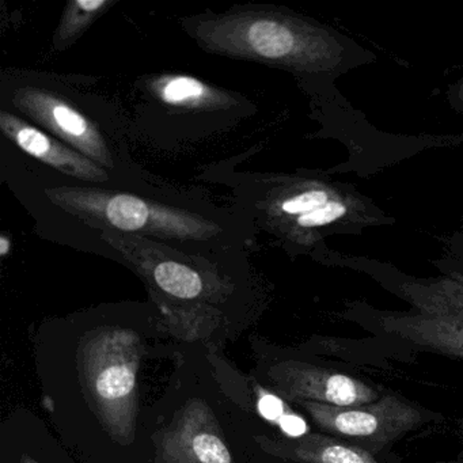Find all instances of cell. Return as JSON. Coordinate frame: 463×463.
<instances>
[{"label": "cell", "instance_id": "2", "mask_svg": "<svg viewBox=\"0 0 463 463\" xmlns=\"http://www.w3.org/2000/svg\"><path fill=\"white\" fill-rule=\"evenodd\" d=\"M59 207L82 218L96 219L121 232H140L164 240H207L218 226L177 208L148 202L135 194L90 188L47 189Z\"/></svg>", "mask_w": 463, "mask_h": 463}, {"label": "cell", "instance_id": "13", "mask_svg": "<svg viewBox=\"0 0 463 463\" xmlns=\"http://www.w3.org/2000/svg\"><path fill=\"white\" fill-rule=\"evenodd\" d=\"M327 202H329V196L325 192L316 189V191L303 192V194L286 200L281 204V211L288 213V215H297L299 218V216L305 215V213L322 207Z\"/></svg>", "mask_w": 463, "mask_h": 463}, {"label": "cell", "instance_id": "9", "mask_svg": "<svg viewBox=\"0 0 463 463\" xmlns=\"http://www.w3.org/2000/svg\"><path fill=\"white\" fill-rule=\"evenodd\" d=\"M256 441L262 451L288 463H402L394 452L378 457L319 430L302 438L256 436Z\"/></svg>", "mask_w": 463, "mask_h": 463}, {"label": "cell", "instance_id": "12", "mask_svg": "<svg viewBox=\"0 0 463 463\" xmlns=\"http://www.w3.org/2000/svg\"><path fill=\"white\" fill-rule=\"evenodd\" d=\"M108 6H109L108 0H75L70 4L59 31V40L67 42L77 37V33L80 34V32L85 31L90 21H93Z\"/></svg>", "mask_w": 463, "mask_h": 463}, {"label": "cell", "instance_id": "7", "mask_svg": "<svg viewBox=\"0 0 463 463\" xmlns=\"http://www.w3.org/2000/svg\"><path fill=\"white\" fill-rule=\"evenodd\" d=\"M158 447L164 463H234L213 411L200 401L162 432Z\"/></svg>", "mask_w": 463, "mask_h": 463}, {"label": "cell", "instance_id": "1", "mask_svg": "<svg viewBox=\"0 0 463 463\" xmlns=\"http://www.w3.org/2000/svg\"><path fill=\"white\" fill-rule=\"evenodd\" d=\"M295 405L307 414L319 432L378 457L392 452V447L409 433L443 420L438 411L387 390L376 402L368 405L337 408L310 401Z\"/></svg>", "mask_w": 463, "mask_h": 463}, {"label": "cell", "instance_id": "6", "mask_svg": "<svg viewBox=\"0 0 463 463\" xmlns=\"http://www.w3.org/2000/svg\"><path fill=\"white\" fill-rule=\"evenodd\" d=\"M14 105L32 120L99 166H113L109 148L99 129L69 102L51 91L28 88L15 93Z\"/></svg>", "mask_w": 463, "mask_h": 463}, {"label": "cell", "instance_id": "16", "mask_svg": "<svg viewBox=\"0 0 463 463\" xmlns=\"http://www.w3.org/2000/svg\"><path fill=\"white\" fill-rule=\"evenodd\" d=\"M425 463H463V451H460L459 454H458V457L452 458V459L433 460V462H425Z\"/></svg>", "mask_w": 463, "mask_h": 463}, {"label": "cell", "instance_id": "15", "mask_svg": "<svg viewBox=\"0 0 463 463\" xmlns=\"http://www.w3.org/2000/svg\"><path fill=\"white\" fill-rule=\"evenodd\" d=\"M10 246H12V243H10L6 237H0V256H7V253L10 251Z\"/></svg>", "mask_w": 463, "mask_h": 463}, {"label": "cell", "instance_id": "4", "mask_svg": "<svg viewBox=\"0 0 463 463\" xmlns=\"http://www.w3.org/2000/svg\"><path fill=\"white\" fill-rule=\"evenodd\" d=\"M362 325L394 362L409 363L413 354L425 352L463 360V292L417 302L413 313L365 317Z\"/></svg>", "mask_w": 463, "mask_h": 463}, {"label": "cell", "instance_id": "11", "mask_svg": "<svg viewBox=\"0 0 463 463\" xmlns=\"http://www.w3.org/2000/svg\"><path fill=\"white\" fill-rule=\"evenodd\" d=\"M156 91L165 104L175 108H205L215 105L219 99L218 91L196 78L184 75L159 80Z\"/></svg>", "mask_w": 463, "mask_h": 463}, {"label": "cell", "instance_id": "18", "mask_svg": "<svg viewBox=\"0 0 463 463\" xmlns=\"http://www.w3.org/2000/svg\"><path fill=\"white\" fill-rule=\"evenodd\" d=\"M281 462H283V460H281ZM284 463H288V462H284Z\"/></svg>", "mask_w": 463, "mask_h": 463}, {"label": "cell", "instance_id": "5", "mask_svg": "<svg viewBox=\"0 0 463 463\" xmlns=\"http://www.w3.org/2000/svg\"><path fill=\"white\" fill-rule=\"evenodd\" d=\"M272 392L288 402L300 401L349 408L376 402L384 390L332 365L287 357L265 371Z\"/></svg>", "mask_w": 463, "mask_h": 463}, {"label": "cell", "instance_id": "10", "mask_svg": "<svg viewBox=\"0 0 463 463\" xmlns=\"http://www.w3.org/2000/svg\"><path fill=\"white\" fill-rule=\"evenodd\" d=\"M154 284L178 300H196L205 292L204 279L194 268L177 261H161L154 267Z\"/></svg>", "mask_w": 463, "mask_h": 463}, {"label": "cell", "instance_id": "17", "mask_svg": "<svg viewBox=\"0 0 463 463\" xmlns=\"http://www.w3.org/2000/svg\"><path fill=\"white\" fill-rule=\"evenodd\" d=\"M25 463H37V462H32V460H29V462H25Z\"/></svg>", "mask_w": 463, "mask_h": 463}, {"label": "cell", "instance_id": "14", "mask_svg": "<svg viewBox=\"0 0 463 463\" xmlns=\"http://www.w3.org/2000/svg\"><path fill=\"white\" fill-rule=\"evenodd\" d=\"M345 205L341 204V203L327 202L326 204L322 205V207L299 216V218H298V224H299L300 227H306V229L325 226V224L337 221L338 218H341V216L345 213Z\"/></svg>", "mask_w": 463, "mask_h": 463}, {"label": "cell", "instance_id": "8", "mask_svg": "<svg viewBox=\"0 0 463 463\" xmlns=\"http://www.w3.org/2000/svg\"><path fill=\"white\" fill-rule=\"evenodd\" d=\"M0 128L5 137H9L21 150L64 175L89 183H107L109 180L104 167L13 113L6 110L0 113Z\"/></svg>", "mask_w": 463, "mask_h": 463}, {"label": "cell", "instance_id": "3", "mask_svg": "<svg viewBox=\"0 0 463 463\" xmlns=\"http://www.w3.org/2000/svg\"><path fill=\"white\" fill-rule=\"evenodd\" d=\"M139 344L131 333L107 330L80 352V373L105 427L128 440L135 425Z\"/></svg>", "mask_w": 463, "mask_h": 463}]
</instances>
